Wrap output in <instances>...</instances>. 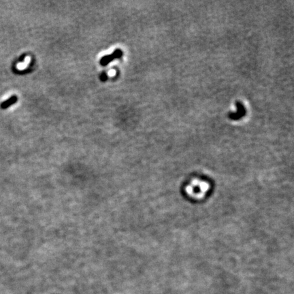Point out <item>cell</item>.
Masks as SVG:
<instances>
[{
    "instance_id": "1",
    "label": "cell",
    "mask_w": 294,
    "mask_h": 294,
    "mask_svg": "<svg viewBox=\"0 0 294 294\" xmlns=\"http://www.w3.org/2000/svg\"><path fill=\"white\" fill-rule=\"evenodd\" d=\"M208 190V184L204 182L195 181L187 188V192L191 195H202Z\"/></svg>"
},
{
    "instance_id": "2",
    "label": "cell",
    "mask_w": 294,
    "mask_h": 294,
    "mask_svg": "<svg viewBox=\"0 0 294 294\" xmlns=\"http://www.w3.org/2000/svg\"><path fill=\"white\" fill-rule=\"evenodd\" d=\"M122 55H123V52L121 50L117 49L112 54L104 56L101 59V60H100V64H101L102 66H106L108 65V63L112 62L114 59L121 58L122 57Z\"/></svg>"
},
{
    "instance_id": "3",
    "label": "cell",
    "mask_w": 294,
    "mask_h": 294,
    "mask_svg": "<svg viewBox=\"0 0 294 294\" xmlns=\"http://www.w3.org/2000/svg\"><path fill=\"white\" fill-rule=\"evenodd\" d=\"M18 101V97L16 95H13V96L10 97L8 99L6 100L5 102H4L3 103L1 104V108L3 109H6L7 108H8L9 106H12L15 103H16Z\"/></svg>"
},
{
    "instance_id": "4",
    "label": "cell",
    "mask_w": 294,
    "mask_h": 294,
    "mask_svg": "<svg viewBox=\"0 0 294 294\" xmlns=\"http://www.w3.org/2000/svg\"><path fill=\"white\" fill-rule=\"evenodd\" d=\"M106 79H107V74H106V72H103L102 74L101 75V80L102 81H106Z\"/></svg>"
}]
</instances>
